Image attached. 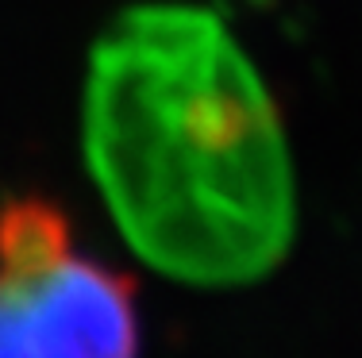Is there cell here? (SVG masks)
Masks as SVG:
<instances>
[{"label":"cell","mask_w":362,"mask_h":358,"mask_svg":"<svg viewBox=\"0 0 362 358\" xmlns=\"http://www.w3.org/2000/svg\"><path fill=\"white\" fill-rule=\"evenodd\" d=\"M85 158L135 254L189 285H247L297 227L289 147L266 81L216 12L139 4L97 39Z\"/></svg>","instance_id":"cell-1"},{"label":"cell","mask_w":362,"mask_h":358,"mask_svg":"<svg viewBox=\"0 0 362 358\" xmlns=\"http://www.w3.org/2000/svg\"><path fill=\"white\" fill-rule=\"evenodd\" d=\"M0 358H139L135 285L74 254L42 197L0 208Z\"/></svg>","instance_id":"cell-2"}]
</instances>
